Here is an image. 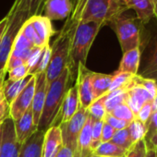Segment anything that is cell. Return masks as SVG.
Here are the masks:
<instances>
[{"label": "cell", "instance_id": "6da1fadb", "mask_svg": "<svg viewBox=\"0 0 157 157\" xmlns=\"http://www.w3.org/2000/svg\"><path fill=\"white\" fill-rule=\"evenodd\" d=\"M126 10L117 0H74L70 18L78 22H98L103 26Z\"/></svg>", "mask_w": 157, "mask_h": 157}, {"label": "cell", "instance_id": "7a4b0ae2", "mask_svg": "<svg viewBox=\"0 0 157 157\" xmlns=\"http://www.w3.org/2000/svg\"><path fill=\"white\" fill-rule=\"evenodd\" d=\"M78 22L70 17L66 21L63 28L51 45L50 62L45 71L46 81L49 84L67 67L71 42Z\"/></svg>", "mask_w": 157, "mask_h": 157}, {"label": "cell", "instance_id": "3957f363", "mask_svg": "<svg viewBox=\"0 0 157 157\" xmlns=\"http://www.w3.org/2000/svg\"><path fill=\"white\" fill-rule=\"evenodd\" d=\"M72 82L74 81L71 73L67 67L59 77L48 84L44 108L38 123V129L46 131L53 126Z\"/></svg>", "mask_w": 157, "mask_h": 157}, {"label": "cell", "instance_id": "277c9868", "mask_svg": "<svg viewBox=\"0 0 157 157\" xmlns=\"http://www.w3.org/2000/svg\"><path fill=\"white\" fill-rule=\"evenodd\" d=\"M102 27V24L94 21L78 22L71 42L67 65L73 81L76 80L75 76L77 78L78 66H86L90 49Z\"/></svg>", "mask_w": 157, "mask_h": 157}, {"label": "cell", "instance_id": "5b68a950", "mask_svg": "<svg viewBox=\"0 0 157 157\" xmlns=\"http://www.w3.org/2000/svg\"><path fill=\"white\" fill-rule=\"evenodd\" d=\"M109 25L115 31L121 46L122 53L141 48L143 37V24L137 18L126 17L123 14L113 19Z\"/></svg>", "mask_w": 157, "mask_h": 157}, {"label": "cell", "instance_id": "8992f818", "mask_svg": "<svg viewBox=\"0 0 157 157\" xmlns=\"http://www.w3.org/2000/svg\"><path fill=\"white\" fill-rule=\"evenodd\" d=\"M8 16L10 18L8 27L0 44V71L3 72H5L6 64L12 52L16 37L24 22L28 20L26 14L17 11L13 5L10 10Z\"/></svg>", "mask_w": 157, "mask_h": 157}, {"label": "cell", "instance_id": "52a82bcc", "mask_svg": "<svg viewBox=\"0 0 157 157\" xmlns=\"http://www.w3.org/2000/svg\"><path fill=\"white\" fill-rule=\"evenodd\" d=\"M89 113L87 109L80 106L76 114L67 121L59 124V128L62 135L63 146L69 147L75 152L77 151L78 139L80 133L88 118Z\"/></svg>", "mask_w": 157, "mask_h": 157}, {"label": "cell", "instance_id": "ba28073f", "mask_svg": "<svg viewBox=\"0 0 157 157\" xmlns=\"http://www.w3.org/2000/svg\"><path fill=\"white\" fill-rule=\"evenodd\" d=\"M94 72L86 67V66H78L76 85L78 87V97H80V105L82 108L87 109L90 105L94 101L92 78Z\"/></svg>", "mask_w": 157, "mask_h": 157}, {"label": "cell", "instance_id": "9c48e42d", "mask_svg": "<svg viewBox=\"0 0 157 157\" xmlns=\"http://www.w3.org/2000/svg\"><path fill=\"white\" fill-rule=\"evenodd\" d=\"M2 143L0 157H19L21 144L16 139L14 130V121L11 117L7 118L2 124Z\"/></svg>", "mask_w": 157, "mask_h": 157}, {"label": "cell", "instance_id": "30bf717a", "mask_svg": "<svg viewBox=\"0 0 157 157\" xmlns=\"http://www.w3.org/2000/svg\"><path fill=\"white\" fill-rule=\"evenodd\" d=\"M73 10L72 0H45L42 6L40 15L52 21L67 19Z\"/></svg>", "mask_w": 157, "mask_h": 157}, {"label": "cell", "instance_id": "8fae6325", "mask_svg": "<svg viewBox=\"0 0 157 157\" xmlns=\"http://www.w3.org/2000/svg\"><path fill=\"white\" fill-rule=\"evenodd\" d=\"M80 97H78V87L75 83L74 86L70 87L64 98L63 104L61 105L60 111L54 121V126H59V124L66 122L69 120L80 108Z\"/></svg>", "mask_w": 157, "mask_h": 157}, {"label": "cell", "instance_id": "7c38bea8", "mask_svg": "<svg viewBox=\"0 0 157 157\" xmlns=\"http://www.w3.org/2000/svg\"><path fill=\"white\" fill-rule=\"evenodd\" d=\"M35 77L33 76L26 87L21 92L16 99L10 104V117L15 121L19 119L26 110L32 106L33 98L34 94Z\"/></svg>", "mask_w": 157, "mask_h": 157}, {"label": "cell", "instance_id": "4fadbf2b", "mask_svg": "<svg viewBox=\"0 0 157 157\" xmlns=\"http://www.w3.org/2000/svg\"><path fill=\"white\" fill-rule=\"evenodd\" d=\"M35 77V87H34V94L32 103V110L33 114V119L35 125L38 127V123L40 120V117L42 115V111L44 108L45 96L48 89V83L46 81L45 72L38 73L34 75Z\"/></svg>", "mask_w": 157, "mask_h": 157}, {"label": "cell", "instance_id": "5bb4252c", "mask_svg": "<svg viewBox=\"0 0 157 157\" xmlns=\"http://www.w3.org/2000/svg\"><path fill=\"white\" fill-rule=\"evenodd\" d=\"M119 2L126 10H133L136 12V18L143 25L154 17V0H121Z\"/></svg>", "mask_w": 157, "mask_h": 157}, {"label": "cell", "instance_id": "9a60e30c", "mask_svg": "<svg viewBox=\"0 0 157 157\" xmlns=\"http://www.w3.org/2000/svg\"><path fill=\"white\" fill-rule=\"evenodd\" d=\"M14 130L16 139L20 144H22L38 130V127L34 123L32 106H30L19 119L14 121Z\"/></svg>", "mask_w": 157, "mask_h": 157}, {"label": "cell", "instance_id": "2e32d148", "mask_svg": "<svg viewBox=\"0 0 157 157\" xmlns=\"http://www.w3.org/2000/svg\"><path fill=\"white\" fill-rule=\"evenodd\" d=\"M62 147L63 141L59 127L49 128L44 133L42 157H55Z\"/></svg>", "mask_w": 157, "mask_h": 157}, {"label": "cell", "instance_id": "e0dca14e", "mask_svg": "<svg viewBox=\"0 0 157 157\" xmlns=\"http://www.w3.org/2000/svg\"><path fill=\"white\" fill-rule=\"evenodd\" d=\"M93 124L94 118L89 115L78 139V146L76 151L77 157H92L94 155V151L92 150Z\"/></svg>", "mask_w": 157, "mask_h": 157}, {"label": "cell", "instance_id": "ac0fdd59", "mask_svg": "<svg viewBox=\"0 0 157 157\" xmlns=\"http://www.w3.org/2000/svg\"><path fill=\"white\" fill-rule=\"evenodd\" d=\"M45 131L38 129L21 146L19 157H42Z\"/></svg>", "mask_w": 157, "mask_h": 157}, {"label": "cell", "instance_id": "d6986e66", "mask_svg": "<svg viewBox=\"0 0 157 157\" xmlns=\"http://www.w3.org/2000/svg\"><path fill=\"white\" fill-rule=\"evenodd\" d=\"M127 94H128V99H127V105L129 106L133 114L136 115L138 114L139 110L140 107L147 102L152 101V96L141 86L134 84L133 80H132V84L131 86L127 90Z\"/></svg>", "mask_w": 157, "mask_h": 157}, {"label": "cell", "instance_id": "ffe728a7", "mask_svg": "<svg viewBox=\"0 0 157 157\" xmlns=\"http://www.w3.org/2000/svg\"><path fill=\"white\" fill-rule=\"evenodd\" d=\"M27 21L33 27L43 44L44 45L49 44L51 37L56 33L54 26L52 25V21L43 15L33 16Z\"/></svg>", "mask_w": 157, "mask_h": 157}, {"label": "cell", "instance_id": "44dd1931", "mask_svg": "<svg viewBox=\"0 0 157 157\" xmlns=\"http://www.w3.org/2000/svg\"><path fill=\"white\" fill-rule=\"evenodd\" d=\"M150 51L147 61L140 76L151 78L157 82V33L149 41Z\"/></svg>", "mask_w": 157, "mask_h": 157}, {"label": "cell", "instance_id": "7402d4cb", "mask_svg": "<svg viewBox=\"0 0 157 157\" xmlns=\"http://www.w3.org/2000/svg\"><path fill=\"white\" fill-rule=\"evenodd\" d=\"M140 56H141V51L140 48H135L124 53L117 72H124V73H129L131 75H137L140 68Z\"/></svg>", "mask_w": 157, "mask_h": 157}, {"label": "cell", "instance_id": "603a6c76", "mask_svg": "<svg viewBox=\"0 0 157 157\" xmlns=\"http://www.w3.org/2000/svg\"><path fill=\"white\" fill-rule=\"evenodd\" d=\"M34 75H27L25 78H21L19 81H10L7 80L3 82L2 85V92L3 94L7 100V102L10 104L16 99V97L21 94V92L26 87V85L29 83V82L32 80V78Z\"/></svg>", "mask_w": 157, "mask_h": 157}, {"label": "cell", "instance_id": "cb8c5ba5", "mask_svg": "<svg viewBox=\"0 0 157 157\" xmlns=\"http://www.w3.org/2000/svg\"><path fill=\"white\" fill-rule=\"evenodd\" d=\"M113 78V74H103L94 72L92 78V84L94 100L106 94L109 91L110 84Z\"/></svg>", "mask_w": 157, "mask_h": 157}, {"label": "cell", "instance_id": "d4e9b609", "mask_svg": "<svg viewBox=\"0 0 157 157\" xmlns=\"http://www.w3.org/2000/svg\"><path fill=\"white\" fill-rule=\"evenodd\" d=\"M43 0H15L13 6L17 11L26 14L28 20L35 15H38Z\"/></svg>", "mask_w": 157, "mask_h": 157}, {"label": "cell", "instance_id": "484cf974", "mask_svg": "<svg viewBox=\"0 0 157 157\" xmlns=\"http://www.w3.org/2000/svg\"><path fill=\"white\" fill-rule=\"evenodd\" d=\"M134 76L135 75H131L129 73L116 71L113 74V78H112L108 93L118 91V90L127 91L132 84V80Z\"/></svg>", "mask_w": 157, "mask_h": 157}, {"label": "cell", "instance_id": "4316f807", "mask_svg": "<svg viewBox=\"0 0 157 157\" xmlns=\"http://www.w3.org/2000/svg\"><path fill=\"white\" fill-rule=\"evenodd\" d=\"M126 150L118 147L111 141L101 142V144L94 151V155L100 157H123Z\"/></svg>", "mask_w": 157, "mask_h": 157}, {"label": "cell", "instance_id": "83f0119b", "mask_svg": "<svg viewBox=\"0 0 157 157\" xmlns=\"http://www.w3.org/2000/svg\"><path fill=\"white\" fill-rule=\"evenodd\" d=\"M128 94L127 91H115L110 92L105 94V106L106 113H111L117 106L122 104H127Z\"/></svg>", "mask_w": 157, "mask_h": 157}, {"label": "cell", "instance_id": "f1b7e54d", "mask_svg": "<svg viewBox=\"0 0 157 157\" xmlns=\"http://www.w3.org/2000/svg\"><path fill=\"white\" fill-rule=\"evenodd\" d=\"M105 94L103 95L102 97L95 99L91 105L90 106L87 108V111L89 113V115L97 120H103L105 114H106V110H105Z\"/></svg>", "mask_w": 157, "mask_h": 157}, {"label": "cell", "instance_id": "f546056e", "mask_svg": "<svg viewBox=\"0 0 157 157\" xmlns=\"http://www.w3.org/2000/svg\"><path fill=\"white\" fill-rule=\"evenodd\" d=\"M110 141L126 151L133 144L128 128L119 129V130H116V132Z\"/></svg>", "mask_w": 157, "mask_h": 157}, {"label": "cell", "instance_id": "4dcf8cb0", "mask_svg": "<svg viewBox=\"0 0 157 157\" xmlns=\"http://www.w3.org/2000/svg\"><path fill=\"white\" fill-rule=\"evenodd\" d=\"M50 57H51V45L47 44L43 48L42 54L40 56V58L34 67V68L31 71V75H35L38 73L45 72L47 69V67L50 62Z\"/></svg>", "mask_w": 157, "mask_h": 157}, {"label": "cell", "instance_id": "1f68e13d", "mask_svg": "<svg viewBox=\"0 0 157 157\" xmlns=\"http://www.w3.org/2000/svg\"><path fill=\"white\" fill-rule=\"evenodd\" d=\"M132 142H136L140 140H143L146 135V127L137 119L131 121L128 127Z\"/></svg>", "mask_w": 157, "mask_h": 157}, {"label": "cell", "instance_id": "d6a6232c", "mask_svg": "<svg viewBox=\"0 0 157 157\" xmlns=\"http://www.w3.org/2000/svg\"><path fill=\"white\" fill-rule=\"evenodd\" d=\"M21 33L36 47H44L45 45L43 44V42L41 41V39L39 38V36L37 35L36 32L34 31L33 27L31 25V23L26 21L24 22V24L22 25L21 29Z\"/></svg>", "mask_w": 157, "mask_h": 157}, {"label": "cell", "instance_id": "836d02e7", "mask_svg": "<svg viewBox=\"0 0 157 157\" xmlns=\"http://www.w3.org/2000/svg\"><path fill=\"white\" fill-rule=\"evenodd\" d=\"M147 144L145 140H140L134 142L125 152L123 157H145L147 152Z\"/></svg>", "mask_w": 157, "mask_h": 157}, {"label": "cell", "instance_id": "e575fe53", "mask_svg": "<svg viewBox=\"0 0 157 157\" xmlns=\"http://www.w3.org/2000/svg\"><path fill=\"white\" fill-rule=\"evenodd\" d=\"M133 83L144 88L152 96V98L157 94V82L153 80H151V78H143L137 74L133 77Z\"/></svg>", "mask_w": 157, "mask_h": 157}, {"label": "cell", "instance_id": "d590c367", "mask_svg": "<svg viewBox=\"0 0 157 157\" xmlns=\"http://www.w3.org/2000/svg\"><path fill=\"white\" fill-rule=\"evenodd\" d=\"M109 114L113 115L114 117H116L121 120L127 121L128 123H130L131 121H133L135 119V115L133 114V112L131 111V109L129 108V106L127 104L119 105Z\"/></svg>", "mask_w": 157, "mask_h": 157}, {"label": "cell", "instance_id": "8d00e7d4", "mask_svg": "<svg viewBox=\"0 0 157 157\" xmlns=\"http://www.w3.org/2000/svg\"><path fill=\"white\" fill-rule=\"evenodd\" d=\"M152 113H153L152 112V101H149L140 107V109L139 110L138 114L135 117V119H137L138 121H140L146 127Z\"/></svg>", "mask_w": 157, "mask_h": 157}, {"label": "cell", "instance_id": "74e56055", "mask_svg": "<svg viewBox=\"0 0 157 157\" xmlns=\"http://www.w3.org/2000/svg\"><path fill=\"white\" fill-rule=\"evenodd\" d=\"M104 120H97L94 118L93 124V139H92V150L93 151L101 144V136H102V128H103Z\"/></svg>", "mask_w": 157, "mask_h": 157}, {"label": "cell", "instance_id": "f35d334b", "mask_svg": "<svg viewBox=\"0 0 157 157\" xmlns=\"http://www.w3.org/2000/svg\"><path fill=\"white\" fill-rule=\"evenodd\" d=\"M29 67L28 66L22 65L21 67H15L11 70H10L7 74H9V80L10 81H19L21 80V78H25L27 75H29Z\"/></svg>", "mask_w": 157, "mask_h": 157}, {"label": "cell", "instance_id": "ab89813d", "mask_svg": "<svg viewBox=\"0 0 157 157\" xmlns=\"http://www.w3.org/2000/svg\"><path fill=\"white\" fill-rule=\"evenodd\" d=\"M105 122H106L107 124H109L112 128H114L116 130H119V129H123V128H126L128 127L129 123L127 122V121H124V120H121L116 117H114L113 115L109 114V113H106L104 119H103Z\"/></svg>", "mask_w": 157, "mask_h": 157}, {"label": "cell", "instance_id": "60d3db41", "mask_svg": "<svg viewBox=\"0 0 157 157\" xmlns=\"http://www.w3.org/2000/svg\"><path fill=\"white\" fill-rule=\"evenodd\" d=\"M9 117H10V105L7 102L1 88L0 89V124H2Z\"/></svg>", "mask_w": 157, "mask_h": 157}, {"label": "cell", "instance_id": "b9f144b4", "mask_svg": "<svg viewBox=\"0 0 157 157\" xmlns=\"http://www.w3.org/2000/svg\"><path fill=\"white\" fill-rule=\"evenodd\" d=\"M157 134V112L152 113L147 126H146V135H145V141L146 143Z\"/></svg>", "mask_w": 157, "mask_h": 157}, {"label": "cell", "instance_id": "7bdbcfd3", "mask_svg": "<svg viewBox=\"0 0 157 157\" xmlns=\"http://www.w3.org/2000/svg\"><path fill=\"white\" fill-rule=\"evenodd\" d=\"M33 47H36V46H34L20 31L14 42L12 50H25V49H31Z\"/></svg>", "mask_w": 157, "mask_h": 157}, {"label": "cell", "instance_id": "ee69618b", "mask_svg": "<svg viewBox=\"0 0 157 157\" xmlns=\"http://www.w3.org/2000/svg\"><path fill=\"white\" fill-rule=\"evenodd\" d=\"M43 48H44V47H34V48H33V52H32V54H31V56H30V57H29L27 63H26V65L28 66V67H29V69H30L29 74L31 73V71H32V70L34 68V67L36 66V64H37V62H38V60H39V58H40V56H41V54H42Z\"/></svg>", "mask_w": 157, "mask_h": 157}, {"label": "cell", "instance_id": "f6af8a7d", "mask_svg": "<svg viewBox=\"0 0 157 157\" xmlns=\"http://www.w3.org/2000/svg\"><path fill=\"white\" fill-rule=\"evenodd\" d=\"M116 132V129L112 128L109 124L104 121L103 128H102V136H101V141L102 142H107L110 141Z\"/></svg>", "mask_w": 157, "mask_h": 157}, {"label": "cell", "instance_id": "bcb514c9", "mask_svg": "<svg viewBox=\"0 0 157 157\" xmlns=\"http://www.w3.org/2000/svg\"><path fill=\"white\" fill-rule=\"evenodd\" d=\"M55 157H77L76 152L69 147L63 146Z\"/></svg>", "mask_w": 157, "mask_h": 157}, {"label": "cell", "instance_id": "7dc6e473", "mask_svg": "<svg viewBox=\"0 0 157 157\" xmlns=\"http://www.w3.org/2000/svg\"><path fill=\"white\" fill-rule=\"evenodd\" d=\"M9 16L7 15L3 20L0 21V44H1V41H2V38L4 36V33L7 30V27H8V23H9Z\"/></svg>", "mask_w": 157, "mask_h": 157}, {"label": "cell", "instance_id": "c3c4849f", "mask_svg": "<svg viewBox=\"0 0 157 157\" xmlns=\"http://www.w3.org/2000/svg\"><path fill=\"white\" fill-rule=\"evenodd\" d=\"M146 144H147V148L148 149H151V148L155 149L157 147V134L154 135Z\"/></svg>", "mask_w": 157, "mask_h": 157}, {"label": "cell", "instance_id": "681fc988", "mask_svg": "<svg viewBox=\"0 0 157 157\" xmlns=\"http://www.w3.org/2000/svg\"><path fill=\"white\" fill-rule=\"evenodd\" d=\"M145 157H156V151H155V149H153V148L148 149V150H147V152H146Z\"/></svg>", "mask_w": 157, "mask_h": 157}, {"label": "cell", "instance_id": "f907efd6", "mask_svg": "<svg viewBox=\"0 0 157 157\" xmlns=\"http://www.w3.org/2000/svg\"><path fill=\"white\" fill-rule=\"evenodd\" d=\"M152 112L153 113L157 112V94L152 99Z\"/></svg>", "mask_w": 157, "mask_h": 157}, {"label": "cell", "instance_id": "816d5d0a", "mask_svg": "<svg viewBox=\"0 0 157 157\" xmlns=\"http://www.w3.org/2000/svg\"><path fill=\"white\" fill-rule=\"evenodd\" d=\"M6 72H3V71H0V89L2 88V85H3V82H5V76H6Z\"/></svg>", "mask_w": 157, "mask_h": 157}, {"label": "cell", "instance_id": "f5cc1de1", "mask_svg": "<svg viewBox=\"0 0 157 157\" xmlns=\"http://www.w3.org/2000/svg\"><path fill=\"white\" fill-rule=\"evenodd\" d=\"M1 143H2V126L0 124V150H1Z\"/></svg>", "mask_w": 157, "mask_h": 157}, {"label": "cell", "instance_id": "db71d44e", "mask_svg": "<svg viewBox=\"0 0 157 157\" xmlns=\"http://www.w3.org/2000/svg\"><path fill=\"white\" fill-rule=\"evenodd\" d=\"M154 16L157 19V0H154Z\"/></svg>", "mask_w": 157, "mask_h": 157}, {"label": "cell", "instance_id": "11a10c76", "mask_svg": "<svg viewBox=\"0 0 157 157\" xmlns=\"http://www.w3.org/2000/svg\"><path fill=\"white\" fill-rule=\"evenodd\" d=\"M44 1H45V0H43V1H42V4H41V8H40V10H39V13H38V15H40V11H41V9H42V6H43V4L44 3ZM74 1V0H72V2Z\"/></svg>", "mask_w": 157, "mask_h": 157}, {"label": "cell", "instance_id": "9f6ffc18", "mask_svg": "<svg viewBox=\"0 0 157 157\" xmlns=\"http://www.w3.org/2000/svg\"><path fill=\"white\" fill-rule=\"evenodd\" d=\"M155 151H156V157H157V147L155 148Z\"/></svg>", "mask_w": 157, "mask_h": 157}, {"label": "cell", "instance_id": "6f0895ef", "mask_svg": "<svg viewBox=\"0 0 157 157\" xmlns=\"http://www.w3.org/2000/svg\"><path fill=\"white\" fill-rule=\"evenodd\" d=\"M92 157H100V156H96V155H93Z\"/></svg>", "mask_w": 157, "mask_h": 157}, {"label": "cell", "instance_id": "680465c9", "mask_svg": "<svg viewBox=\"0 0 157 157\" xmlns=\"http://www.w3.org/2000/svg\"><path fill=\"white\" fill-rule=\"evenodd\" d=\"M117 1H121V0H117Z\"/></svg>", "mask_w": 157, "mask_h": 157}]
</instances>
